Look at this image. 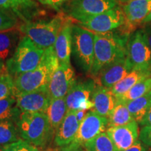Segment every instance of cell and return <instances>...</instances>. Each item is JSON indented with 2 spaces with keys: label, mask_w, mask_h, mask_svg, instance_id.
Segmentation results:
<instances>
[{
  "label": "cell",
  "mask_w": 151,
  "mask_h": 151,
  "mask_svg": "<svg viewBox=\"0 0 151 151\" xmlns=\"http://www.w3.org/2000/svg\"><path fill=\"white\" fill-rule=\"evenodd\" d=\"M20 35L18 29L0 32V61L4 63L13 56L20 40Z\"/></svg>",
  "instance_id": "obj_22"
},
{
  "label": "cell",
  "mask_w": 151,
  "mask_h": 151,
  "mask_svg": "<svg viewBox=\"0 0 151 151\" xmlns=\"http://www.w3.org/2000/svg\"><path fill=\"white\" fill-rule=\"evenodd\" d=\"M96 85L93 79L76 81L65 97L68 111H88L93 109L91 98Z\"/></svg>",
  "instance_id": "obj_12"
},
{
  "label": "cell",
  "mask_w": 151,
  "mask_h": 151,
  "mask_svg": "<svg viewBox=\"0 0 151 151\" xmlns=\"http://www.w3.org/2000/svg\"><path fill=\"white\" fill-rule=\"evenodd\" d=\"M68 111L65 98L52 99L46 114L48 117L49 122L52 130L56 132Z\"/></svg>",
  "instance_id": "obj_23"
},
{
  "label": "cell",
  "mask_w": 151,
  "mask_h": 151,
  "mask_svg": "<svg viewBox=\"0 0 151 151\" xmlns=\"http://www.w3.org/2000/svg\"><path fill=\"white\" fill-rule=\"evenodd\" d=\"M151 91V77L145 79L139 83L135 85L132 89H130L127 93L124 94L122 97L117 99L118 101L128 102L137 98L142 97L145 94Z\"/></svg>",
  "instance_id": "obj_29"
},
{
  "label": "cell",
  "mask_w": 151,
  "mask_h": 151,
  "mask_svg": "<svg viewBox=\"0 0 151 151\" xmlns=\"http://www.w3.org/2000/svg\"><path fill=\"white\" fill-rule=\"evenodd\" d=\"M118 6L121 7L124 18L123 25L119 29L128 36L133 34L143 24L151 11V0H128Z\"/></svg>",
  "instance_id": "obj_10"
},
{
  "label": "cell",
  "mask_w": 151,
  "mask_h": 151,
  "mask_svg": "<svg viewBox=\"0 0 151 151\" xmlns=\"http://www.w3.org/2000/svg\"><path fill=\"white\" fill-rule=\"evenodd\" d=\"M21 113L16 106V98L14 96L0 100V121L11 120L16 123Z\"/></svg>",
  "instance_id": "obj_26"
},
{
  "label": "cell",
  "mask_w": 151,
  "mask_h": 151,
  "mask_svg": "<svg viewBox=\"0 0 151 151\" xmlns=\"http://www.w3.org/2000/svg\"><path fill=\"white\" fill-rule=\"evenodd\" d=\"M108 127V118L98 114L94 111L87 113L73 140L70 144L63 147L62 151H69L81 148L86 143L95 138L100 134L105 132Z\"/></svg>",
  "instance_id": "obj_7"
},
{
  "label": "cell",
  "mask_w": 151,
  "mask_h": 151,
  "mask_svg": "<svg viewBox=\"0 0 151 151\" xmlns=\"http://www.w3.org/2000/svg\"><path fill=\"white\" fill-rule=\"evenodd\" d=\"M11 96H14V78L4 66L0 73V100Z\"/></svg>",
  "instance_id": "obj_30"
},
{
  "label": "cell",
  "mask_w": 151,
  "mask_h": 151,
  "mask_svg": "<svg viewBox=\"0 0 151 151\" xmlns=\"http://www.w3.org/2000/svg\"><path fill=\"white\" fill-rule=\"evenodd\" d=\"M128 1V0H116L117 3H118V5L119 4H121L122 2H124V1Z\"/></svg>",
  "instance_id": "obj_41"
},
{
  "label": "cell",
  "mask_w": 151,
  "mask_h": 151,
  "mask_svg": "<svg viewBox=\"0 0 151 151\" xmlns=\"http://www.w3.org/2000/svg\"><path fill=\"white\" fill-rule=\"evenodd\" d=\"M4 66H5V64L4 63V62L0 61V73H1V71L3 69V68L4 67Z\"/></svg>",
  "instance_id": "obj_40"
},
{
  "label": "cell",
  "mask_w": 151,
  "mask_h": 151,
  "mask_svg": "<svg viewBox=\"0 0 151 151\" xmlns=\"http://www.w3.org/2000/svg\"><path fill=\"white\" fill-rule=\"evenodd\" d=\"M16 124L22 139L36 147H44L54 133L45 113H21Z\"/></svg>",
  "instance_id": "obj_3"
},
{
  "label": "cell",
  "mask_w": 151,
  "mask_h": 151,
  "mask_svg": "<svg viewBox=\"0 0 151 151\" xmlns=\"http://www.w3.org/2000/svg\"><path fill=\"white\" fill-rule=\"evenodd\" d=\"M43 50L36 45L29 37L20 39L14 54L5 62V67L13 78L35 69L41 61Z\"/></svg>",
  "instance_id": "obj_5"
},
{
  "label": "cell",
  "mask_w": 151,
  "mask_h": 151,
  "mask_svg": "<svg viewBox=\"0 0 151 151\" xmlns=\"http://www.w3.org/2000/svg\"><path fill=\"white\" fill-rule=\"evenodd\" d=\"M59 66L53 46L45 50L39 66L33 71L14 78V97L47 88L55 71Z\"/></svg>",
  "instance_id": "obj_2"
},
{
  "label": "cell",
  "mask_w": 151,
  "mask_h": 151,
  "mask_svg": "<svg viewBox=\"0 0 151 151\" xmlns=\"http://www.w3.org/2000/svg\"><path fill=\"white\" fill-rule=\"evenodd\" d=\"M139 140L151 149V126H144L139 132Z\"/></svg>",
  "instance_id": "obj_34"
},
{
  "label": "cell",
  "mask_w": 151,
  "mask_h": 151,
  "mask_svg": "<svg viewBox=\"0 0 151 151\" xmlns=\"http://www.w3.org/2000/svg\"><path fill=\"white\" fill-rule=\"evenodd\" d=\"M118 29V32L94 33V61L90 73L92 76L97 77L104 67L126 56V47L131 35Z\"/></svg>",
  "instance_id": "obj_1"
},
{
  "label": "cell",
  "mask_w": 151,
  "mask_h": 151,
  "mask_svg": "<svg viewBox=\"0 0 151 151\" xmlns=\"http://www.w3.org/2000/svg\"><path fill=\"white\" fill-rule=\"evenodd\" d=\"M151 24V11L150 14H148V16L146 17V18H145V20H143V24Z\"/></svg>",
  "instance_id": "obj_39"
},
{
  "label": "cell",
  "mask_w": 151,
  "mask_h": 151,
  "mask_svg": "<svg viewBox=\"0 0 151 151\" xmlns=\"http://www.w3.org/2000/svg\"><path fill=\"white\" fill-rule=\"evenodd\" d=\"M87 111H76V116H77V118H78V121L81 122L83 118H85V116H86L87 114Z\"/></svg>",
  "instance_id": "obj_38"
},
{
  "label": "cell",
  "mask_w": 151,
  "mask_h": 151,
  "mask_svg": "<svg viewBox=\"0 0 151 151\" xmlns=\"http://www.w3.org/2000/svg\"><path fill=\"white\" fill-rule=\"evenodd\" d=\"M35 1H36V0H35Z\"/></svg>",
  "instance_id": "obj_44"
},
{
  "label": "cell",
  "mask_w": 151,
  "mask_h": 151,
  "mask_svg": "<svg viewBox=\"0 0 151 151\" xmlns=\"http://www.w3.org/2000/svg\"><path fill=\"white\" fill-rule=\"evenodd\" d=\"M76 111H68L67 114L55 132V143L58 146L65 147L73 140L80 126Z\"/></svg>",
  "instance_id": "obj_19"
},
{
  "label": "cell",
  "mask_w": 151,
  "mask_h": 151,
  "mask_svg": "<svg viewBox=\"0 0 151 151\" xmlns=\"http://www.w3.org/2000/svg\"><path fill=\"white\" fill-rule=\"evenodd\" d=\"M135 120L130 113L125 102L117 100V104L108 118V127L124 125Z\"/></svg>",
  "instance_id": "obj_25"
},
{
  "label": "cell",
  "mask_w": 151,
  "mask_h": 151,
  "mask_svg": "<svg viewBox=\"0 0 151 151\" xmlns=\"http://www.w3.org/2000/svg\"><path fill=\"white\" fill-rule=\"evenodd\" d=\"M63 15H59L50 20L22 22L18 29L29 37L36 45L43 50L53 46L64 24L67 21Z\"/></svg>",
  "instance_id": "obj_4"
},
{
  "label": "cell",
  "mask_w": 151,
  "mask_h": 151,
  "mask_svg": "<svg viewBox=\"0 0 151 151\" xmlns=\"http://www.w3.org/2000/svg\"><path fill=\"white\" fill-rule=\"evenodd\" d=\"M150 77H151V67L143 69H133L111 90L118 99L127 93L135 85Z\"/></svg>",
  "instance_id": "obj_21"
},
{
  "label": "cell",
  "mask_w": 151,
  "mask_h": 151,
  "mask_svg": "<svg viewBox=\"0 0 151 151\" xmlns=\"http://www.w3.org/2000/svg\"><path fill=\"white\" fill-rule=\"evenodd\" d=\"M86 151H119L106 132H103L88 141L84 146Z\"/></svg>",
  "instance_id": "obj_28"
},
{
  "label": "cell",
  "mask_w": 151,
  "mask_h": 151,
  "mask_svg": "<svg viewBox=\"0 0 151 151\" xmlns=\"http://www.w3.org/2000/svg\"><path fill=\"white\" fill-rule=\"evenodd\" d=\"M4 151H39V148L23 139L3 147Z\"/></svg>",
  "instance_id": "obj_32"
},
{
  "label": "cell",
  "mask_w": 151,
  "mask_h": 151,
  "mask_svg": "<svg viewBox=\"0 0 151 151\" xmlns=\"http://www.w3.org/2000/svg\"><path fill=\"white\" fill-rule=\"evenodd\" d=\"M75 71L71 65H59L48 86L51 99L65 98L76 82Z\"/></svg>",
  "instance_id": "obj_13"
},
{
  "label": "cell",
  "mask_w": 151,
  "mask_h": 151,
  "mask_svg": "<svg viewBox=\"0 0 151 151\" xmlns=\"http://www.w3.org/2000/svg\"><path fill=\"white\" fill-rule=\"evenodd\" d=\"M143 31H144L145 35H146L147 42H148V44L149 47H150L151 50V25L146 26V27L143 28Z\"/></svg>",
  "instance_id": "obj_37"
},
{
  "label": "cell",
  "mask_w": 151,
  "mask_h": 151,
  "mask_svg": "<svg viewBox=\"0 0 151 151\" xmlns=\"http://www.w3.org/2000/svg\"><path fill=\"white\" fill-rule=\"evenodd\" d=\"M124 151H151V149L143 144L139 139L133 146Z\"/></svg>",
  "instance_id": "obj_35"
},
{
  "label": "cell",
  "mask_w": 151,
  "mask_h": 151,
  "mask_svg": "<svg viewBox=\"0 0 151 151\" xmlns=\"http://www.w3.org/2000/svg\"><path fill=\"white\" fill-rule=\"evenodd\" d=\"M18 20L14 15L0 9V32L14 29L18 25Z\"/></svg>",
  "instance_id": "obj_31"
},
{
  "label": "cell",
  "mask_w": 151,
  "mask_h": 151,
  "mask_svg": "<svg viewBox=\"0 0 151 151\" xmlns=\"http://www.w3.org/2000/svg\"><path fill=\"white\" fill-rule=\"evenodd\" d=\"M126 105L134 119L140 123L151 108V91L142 97L126 102Z\"/></svg>",
  "instance_id": "obj_24"
},
{
  "label": "cell",
  "mask_w": 151,
  "mask_h": 151,
  "mask_svg": "<svg viewBox=\"0 0 151 151\" xmlns=\"http://www.w3.org/2000/svg\"><path fill=\"white\" fill-rule=\"evenodd\" d=\"M94 33L78 25H72L71 56L76 65L85 73H90L94 61Z\"/></svg>",
  "instance_id": "obj_6"
},
{
  "label": "cell",
  "mask_w": 151,
  "mask_h": 151,
  "mask_svg": "<svg viewBox=\"0 0 151 151\" xmlns=\"http://www.w3.org/2000/svg\"><path fill=\"white\" fill-rule=\"evenodd\" d=\"M0 151H4V148H3V147L0 146Z\"/></svg>",
  "instance_id": "obj_43"
},
{
  "label": "cell",
  "mask_w": 151,
  "mask_h": 151,
  "mask_svg": "<svg viewBox=\"0 0 151 151\" xmlns=\"http://www.w3.org/2000/svg\"><path fill=\"white\" fill-rule=\"evenodd\" d=\"M131 71L125 56L104 67L97 77H99V85L111 89Z\"/></svg>",
  "instance_id": "obj_17"
},
{
  "label": "cell",
  "mask_w": 151,
  "mask_h": 151,
  "mask_svg": "<svg viewBox=\"0 0 151 151\" xmlns=\"http://www.w3.org/2000/svg\"><path fill=\"white\" fill-rule=\"evenodd\" d=\"M20 137L16 123L11 120L0 121V146L16 142Z\"/></svg>",
  "instance_id": "obj_27"
},
{
  "label": "cell",
  "mask_w": 151,
  "mask_h": 151,
  "mask_svg": "<svg viewBox=\"0 0 151 151\" xmlns=\"http://www.w3.org/2000/svg\"><path fill=\"white\" fill-rule=\"evenodd\" d=\"M126 60L131 70L151 67V50L143 29L132 34L126 47Z\"/></svg>",
  "instance_id": "obj_8"
},
{
  "label": "cell",
  "mask_w": 151,
  "mask_h": 151,
  "mask_svg": "<svg viewBox=\"0 0 151 151\" xmlns=\"http://www.w3.org/2000/svg\"><path fill=\"white\" fill-rule=\"evenodd\" d=\"M69 151H86L81 148H78V149H75V150H69Z\"/></svg>",
  "instance_id": "obj_42"
},
{
  "label": "cell",
  "mask_w": 151,
  "mask_h": 151,
  "mask_svg": "<svg viewBox=\"0 0 151 151\" xmlns=\"http://www.w3.org/2000/svg\"><path fill=\"white\" fill-rule=\"evenodd\" d=\"M92 111L100 116L108 118L117 104V98L109 88L99 84L96 85L92 94Z\"/></svg>",
  "instance_id": "obj_18"
},
{
  "label": "cell",
  "mask_w": 151,
  "mask_h": 151,
  "mask_svg": "<svg viewBox=\"0 0 151 151\" xmlns=\"http://www.w3.org/2000/svg\"><path fill=\"white\" fill-rule=\"evenodd\" d=\"M42 5L54 9L58 12H61L62 7L71 0H37Z\"/></svg>",
  "instance_id": "obj_33"
},
{
  "label": "cell",
  "mask_w": 151,
  "mask_h": 151,
  "mask_svg": "<svg viewBox=\"0 0 151 151\" xmlns=\"http://www.w3.org/2000/svg\"><path fill=\"white\" fill-rule=\"evenodd\" d=\"M72 25L69 21L64 24L53 46L59 65H71Z\"/></svg>",
  "instance_id": "obj_20"
},
{
  "label": "cell",
  "mask_w": 151,
  "mask_h": 151,
  "mask_svg": "<svg viewBox=\"0 0 151 151\" xmlns=\"http://www.w3.org/2000/svg\"><path fill=\"white\" fill-rule=\"evenodd\" d=\"M124 22L123 12L118 5L111 10L79 22L78 26L93 33H107L121 27Z\"/></svg>",
  "instance_id": "obj_11"
},
{
  "label": "cell",
  "mask_w": 151,
  "mask_h": 151,
  "mask_svg": "<svg viewBox=\"0 0 151 151\" xmlns=\"http://www.w3.org/2000/svg\"><path fill=\"white\" fill-rule=\"evenodd\" d=\"M0 9L14 15L22 22L31 21L41 12L35 0H0Z\"/></svg>",
  "instance_id": "obj_16"
},
{
  "label": "cell",
  "mask_w": 151,
  "mask_h": 151,
  "mask_svg": "<svg viewBox=\"0 0 151 151\" xmlns=\"http://www.w3.org/2000/svg\"><path fill=\"white\" fill-rule=\"evenodd\" d=\"M140 124L144 127V126H151V108L148 111L146 116L143 118L140 122Z\"/></svg>",
  "instance_id": "obj_36"
},
{
  "label": "cell",
  "mask_w": 151,
  "mask_h": 151,
  "mask_svg": "<svg viewBox=\"0 0 151 151\" xmlns=\"http://www.w3.org/2000/svg\"><path fill=\"white\" fill-rule=\"evenodd\" d=\"M16 106L22 113H46L51 97L48 88L17 96Z\"/></svg>",
  "instance_id": "obj_14"
},
{
  "label": "cell",
  "mask_w": 151,
  "mask_h": 151,
  "mask_svg": "<svg viewBox=\"0 0 151 151\" xmlns=\"http://www.w3.org/2000/svg\"><path fill=\"white\" fill-rule=\"evenodd\" d=\"M106 134L119 151H124L139 140V130L136 120L118 127L107 128Z\"/></svg>",
  "instance_id": "obj_15"
},
{
  "label": "cell",
  "mask_w": 151,
  "mask_h": 151,
  "mask_svg": "<svg viewBox=\"0 0 151 151\" xmlns=\"http://www.w3.org/2000/svg\"><path fill=\"white\" fill-rule=\"evenodd\" d=\"M117 6L116 0H71L62 7V10L79 22L111 10Z\"/></svg>",
  "instance_id": "obj_9"
}]
</instances>
